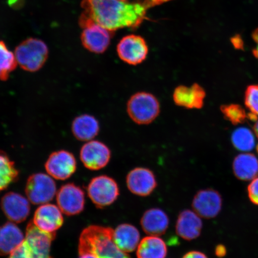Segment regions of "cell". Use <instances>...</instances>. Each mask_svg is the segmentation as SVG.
Instances as JSON below:
<instances>
[{
	"label": "cell",
	"mask_w": 258,
	"mask_h": 258,
	"mask_svg": "<svg viewBox=\"0 0 258 258\" xmlns=\"http://www.w3.org/2000/svg\"><path fill=\"white\" fill-rule=\"evenodd\" d=\"M121 1L127 2V0H121Z\"/></svg>",
	"instance_id": "cell-36"
},
{
	"label": "cell",
	"mask_w": 258,
	"mask_h": 258,
	"mask_svg": "<svg viewBox=\"0 0 258 258\" xmlns=\"http://www.w3.org/2000/svg\"><path fill=\"white\" fill-rule=\"evenodd\" d=\"M245 104L251 114L258 117V85L248 87L245 94Z\"/></svg>",
	"instance_id": "cell-28"
},
{
	"label": "cell",
	"mask_w": 258,
	"mask_h": 258,
	"mask_svg": "<svg viewBox=\"0 0 258 258\" xmlns=\"http://www.w3.org/2000/svg\"><path fill=\"white\" fill-rule=\"evenodd\" d=\"M87 189L89 198L99 209L111 205L120 195L117 183L112 177L106 175L93 178Z\"/></svg>",
	"instance_id": "cell-5"
},
{
	"label": "cell",
	"mask_w": 258,
	"mask_h": 258,
	"mask_svg": "<svg viewBox=\"0 0 258 258\" xmlns=\"http://www.w3.org/2000/svg\"><path fill=\"white\" fill-rule=\"evenodd\" d=\"M168 0H145V3L149 7H151L154 5H158L162 4V3L167 2Z\"/></svg>",
	"instance_id": "cell-34"
},
{
	"label": "cell",
	"mask_w": 258,
	"mask_h": 258,
	"mask_svg": "<svg viewBox=\"0 0 258 258\" xmlns=\"http://www.w3.org/2000/svg\"><path fill=\"white\" fill-rule=\"evenodd\" d=\"M127 112L129 117L135 123L149 124L160 114V102L152 93L137 92L129 98L127 103Z\"/></svg>",
	"instance_id": "cell-3"
},
{
	"label": "cell",
	"mask_w": 258,
	"mask_h": 258,
	"mask_svg": "<svg viewBox=\"0 0 258 258\" xmlns=\"http://www.w3.org/2000/svg\"><path fill=\"white\" fill-rule=\"evenodd\" d=\"M25 235L14 222L10 221L0 226V255L11 254L23 243Z\"/></svg>",
	"instance_id": "cell-19"
},
{
	"label": "cell",
	"mask_w": 258,
	"mask_h": 258,
	"mask_svg": "<svg viewBox=\"0 0 258 258\" xmlns=\"http://www.w3.org/2000/svg\"><path fill=\"white\" fill-rule=\"evenodd\" d=\"M206 92L198 83L191 86H179L173 93L175 104L186 109H201L204 105Z\"/></svg>",
	"instance_id": "cell-16"
},
{
	"label": "cell",
	"mask_w": 258,
	"mask_h": 258,
	"mask_svg": "<svg viewBox=\"0 0 258 258\" xmlns=\"http://www.w3.org/2000/svg\"><path fill=\"white\" fill-rule=\"evenodd\" d=\"M32 221L41 231L47 233H55L62 227L63 217L59 207L46 203L37 208Z\"/></svg>",
	"instance_id": "cell-15"
},
{
	"label": "cell",
	"mask_w": 258,
	"mask_h": 258,
	"mask_svg": "<svg viewBox=\"0 0 258 258\" xmlns=\"http://www.w3.org/2000/svg\"><path fill=\"white\" fill-rule=\"evenodd\" d=\"M203 222L201 217L191 210L180 212L176 224V233L185 240L196 239L201 235Z\"/></svg>",
	"instance_id": "cell-17"
},
{
	"label": "cell",
	"mask_w": 258,
	"mask_h": 258,
	"mask_svg": "<svg viewBox=\"0 0 258 258\" xmlns=\"http://www.w3.org/2000/svg\"><path fill=\"white\" fill-rule=\"evenodd\" d=\"M25 193L32 204H46L52 201L56 195V183L50 175L42 173H35L28 177Z\"/></svg>",
	"instance_id": "cell-6"
},
{
	"label": "cell",
	"mask_w": 258,
	"mask_h": 258,
	"mask_svg": "<svg viewBox=\"0 0 258 258\" xmlns=\"http://www.w3.org/2000/svg\"><path fill=\"white\" fill-rule=\"evenodd\" d=\"M56 234L41 231L31 221L26 230L23 243L9 258H53L50 254L51 246Z\"/></svg>",
	"instance_id": "cell-2"
},
{
	"label": "cell",
	"mask_w": 258,
	"mask_h": 258,
	"mask_svg": "<svg viewBox=\"0 0 258 258\" xmlns=\"http://www.w3.org/2000/svg\"><path fill=\"white\" fill-rule=\"evenodd\" d=\"M226 253H227V250L223 245L219 244L216 247L215 254L218 257H223Z\"/></svg>",
	"instance_id": "cell-31"
},
{
	"label": "cell",
	"mask_w": 258,
	"mask_h": 258,
	"mask_svg": "<svg viewBox=\"0 0 258 258\" xmlns=\"http://www.w3.org/2000/svg\"><path fill=\"white\" fill-rule=\"evenodd\" d=\"M126 183L129 191L141 197L150 196L157 186L153 171L145 167H137L130 171L126 176Z\"/></svg>",
	"instance_id": "cell-13"
},
{
	"label": "cell",
	"mask_w": 258,
	"mask_h": 258,
	"mask_svg": "<svg viewBox=\"0 0 258 258\" xmlns=\"http://www.w3.org/2000/svg\"><path fill=\"white\" fill-rule=\"evenodd\" d=\"M56 201L58 207L64 215H78L85 208V192L79 186L67 183L58 190Z\"/></svg>",
	"instance_id": "cell-8"
},
{
	"label": "cell",
	"mask_w": 258,
	"mask_h": 258,
	"mask_svg": "<svg viewBox=\"0 0 258 258\" xmlns=\"http://www.w3.org/2000/svg\"><path fill=\"white\" fill-rule=\"evenodd\" d=\"M47 173L53 178L66 180L70 178L77 169L75 157L69 151L60 150L51 153L45 164Z\"/></svg>",
	"instance_id": "cell-10"
},
{
	"label": "cell",
	"mask_w": 258,
	"mask_h": 258,
	"mask_svg": "<svg viewBox=\"0 0 258 258\" xmlns=\"http://www.w3.org/2000/svg\"><path fill=\"white\" fill-rule=\"evenodd\" d=\"M17 66L15 53L9 50L4 41H0V80H7Z\"/></svg>",
	"instance_id": "cell-26"
},
{
	"label": "cell",
	"mask_w": 258,
	"mask_h": 258,
	"mask_svg": "<svg viewBox=\"0 0 258 258\" xmlns=\"http://www.w3.org/2000/svg\"><path fill=\"white\" fill-rule=\"evenodd\" d=\"M29 200L18 193L10 192L3 197L1 208L6 217L14 223H21L30 214Z\"/></svg>",
	"instance_id": "cell-14"
},
{
	"label": "cell",
	"mask_w": 258,
	"mask_h": 258,
	"mask_svg": "<svg viewBox=\"0 0 258 258\" xmlns=\"http://www.w3.org/2000/svg\"><path fill=\"white\" fill-rule=\"evenodd\" d=\"M253 39L256 43L255 48L253 50V54L258 59V28L253 32Z\"/></svg>",
	"instance_id": "cell-33"
},
{
	"label": "cell",
	"mask_w": 258,
	"mask_h": 258,
	"mask_svg": "<svg viewBox=\"0 0 258 258\" xmlns=\"http://www.w3.org/2000/svg\"><path fill=\"white\" fill-rule=\"evenodd\" d=\"M182 258H208L204 253L202 251L193 250L187 252Z\"/></svg>",
	"instance_id": "cell-30"
},
{
	"label": "cell",
	"mask_w": 258,
	"mask_h": 258,
	"mask_svg": "<svg viewBox=\"0 0 258 258\" xmlns=\"http://www.w3.org/2000/svg\"><path fill=\"white\" fill-rule=\"evenodd\" d=\"M248 195L250 201L258 206V177H255L248 186Z\"/></svg>",
	"instance_id": "cell-29"
},
{
	"label": "cell",
	"mask_w": 258,
	"mask_h": 258,
	"mask_svg": "<svg viewBox=\"0 0 258 258\" xmlns=\"http://www.w3.org/2000/svg\"><path fill=\"white\" fill-rule=\"evenodd\" d=\"M79 258H98L95 253L88 251H79Z\"/></svg>",
	"instance_id": "cell-32"
},
{
	"label": "cell",
	"mask_w": 258,
	"mask_h": 258,
	"mask_svg": "<svg viewBox=\"0 0 258 258\" xmlns=\"http://www.w3.org/2000/svg\"><path fill=\"white\" fill-rule=\"evenodd\" d=\"M15 55L18 64L22 69L29 72H36L46 63L48 48L44 41L30 38L16 47Z\"/></svg>",
	"instance_id": "cell-4"
},
{
	"label": "cell",
	"mask_w": 258,
	"mask_h": 258,
	"mask_svg": "<svg viewBox=\"0 0 258 258\" xmlns=\"http://www.w3.org/2000/svg\"><path fill=\"white\" fill-rule=\"evenodd\" d=\"M221 109L225 117L235 124L241 123L246 120L247 117L246 112L239 105H224L222 106Z\"/></svg>",
	"instance_id": "cell-27"
},
{
	"label": "cell",
	"mask_w": 258,
	"mask_h": 258,
	"mask_svg": "<svg viewBox=\"0 0 258 258\" xmlns=\"http://www.w3.org/2000/svg\"><path fill=\"white\" fill-rule=\"evenodd\" d=\"M231 141L237 150L243 152L252 150L256 144L254 134L246 127H240L234 131L232 134Z\"/></svg>",
	"instance_id": "cell-25"
},
{
	"label": "cell",
	"mask_w": 258,
	"mask_h": 258,
	"mask_svg": "<svg viewBox=\"0 0 258 258\" xmlns=\"http://www.w3.org/2000/svg\"><path fill=\"white\" fill-rule=\"evenodd\" d=\"M233 170L235 176L242 180L255 178L258 174V160L253 154L244 153L235 158Z\"/></svg>",
	"instance_id": "cell-22"
},
{
	"label": "cell",
	"mask_w": 258,
	"mask_h": 258,
	"mask_svg": "<svg viewBox=\"0 0 258 258\" xmlns=\"http://www.w3.org/2000/svg\"><path fill=\"white\" fill-rule=\"evenodd\" d=\"M142 228L148 235L159 237L166 233L169 226L166 213L159 208H152L145 212L141 219Z\"/></svg>",
	"instance_id": "cell-18"
},
{
	"label": "cell",
	"mask_w": 258,
	"mask_h": 258,
	"mask_svg": "<svg viewBox=\"0 0 258 258\" xmlns=\"http://www.w3.org/2000/svg\"><path fill=\"white\" fill-rule=\"evenodd\" d=\"M119 58L130 66H138L147 59L148 47L144 38L137 35L122 38L117 46Z\"/></svg>",
	"instance_id": "cell-7"
},
{
	"label": "cell",
	"mask_w": 258,
	"mask_h": 258,
	"mask_svg": "<svg viewBox=\"0 0 258 258\" xmlns=\"http://www.w3.org/2000/svg\"><path fill=\"white\" fill-rule=\"evenodd\" d=\"M18 176L19 170L14 161L4 151L0 150V192L16 182Z\"/></svg>",
	"instance_id": "cell-24"
},
{
	"label": "cell",
	"mask_w": 258,
	"mask_h": 258,
	"mask_svg": "<svg viewBox=\"0 0 258 258\" xmlns=\"http://www.w3.org/2000/svg\"><path fill=\"white\" fill-rule=\"evenodd\" d=\"M114 241L119 249L125 253L135 250L140 243V233L135 226L129 224L119 225L114 230Z\"/></svg>",
	"instance_id": "cell-20"
},
{
	"label": "cell",
	"mask_w": 258,
	"mask_h": 258,
	"mask_svg": "<svg viewBox=\"0 0 258 258\" xmlns=\"http://www.w3.org/2000/svg\"><path fill=\"white\" fill-rule=\"evenodd\" d=\"M99 130V121L92 115H80L73 122V134L77 140L80 141H91L98 135Z\"/></svg>",
	"instance_id": "cell-21"
},
{
	"label": "cell",
	"mask_w": 258,
	"mask_h": 258,
	"mask_svg": "<svg viewBox=\"0 0 258 258\" xmlns=\"http://www.w3.org/2000/svg\"><path fill=\"white\" fill-rule=\"evenodd\" d=\"M80 159L84 165L90 170L104 168L111 160V152L105 144L98 141H90L80 150Z\"/></svg>",
	"instance_id": "cell-11"
},
{
	"label": "cell",
	"mask_w": 258,
	"mask_h": 258,
	"mask_svg": "<svg viewBox=\"0 0 258 258\" xmlns=\"http://www.w3.org/2000/svg\"><path fill=\"white\" fill-rule=\"evenodd\" d=\"M254 132H255L257 137L258 138V120L256 121L255 125H254Z\"/></svg>",
	"instance_id": "cell-35"
},
{
	"label": "cell",
	"mask_w": 258,
	"mask_h": 258,
	"mask_svg": "<svg viewBox=\"0 0 258 258\" xmlns=\"http://www.w3.org/2000/svg\"><path fill=\"white\" fill-rule=\"evenodd\" d=\"M257 152H258V145H257Z\"/></svg>",
	"instance_id": "cell-37"
},
{
	"label": "cell",
	"mask_w": 258,
	"mask_h": 258,
	"mask_svg": "<svg viewBox=\"0 0 258 258\" xmlns=\"http://www.w3.org/2000/svg\"><path fill=\"white\" fill-rule=\"evenodd\" d=\"M222 200L220 194L209 188L202 189L192 200V208L197 214L205 219L217 217L221 212Z\"/></svg>",
	"instance_id": "cell-12"
},
{
	"label": "cell",
	"mask_w": 258,
	"mask_h": 258,
	"mask_svg": "<svg viewBox=\"0 0 258 258\" xmlns=\"http://www.w3.org/2000/svg\"><path fill=\"white\" fill-rule=\"evenodd\" d=\"M84 11L80 27L89 22L111 31L124 28H137L144 21L148 6L145 2L129 3L121 0H82Z\"/></svg>",
	"instance_id": "cell-1"
},
{
	"label": "cell",
	"mask_w": 258,
	"mask_h": 258,
	"mask_svg": "<svg viewBox=\"0 0 258 258\" xmlns=\"http://www.w3.org/2000/svg\"><path fill=\"white\" fill-rule=\"evenodd\" d=\"M167 254L165 242L159 237L153 235L144 238L137 248L138 258H165Z\"/></svg>",
	"instance_id": "cell-23"
},
{
	"label": "cell",
	"mask_w": 258,
	"mask_h": 258,
	"mask_svg": "<svg viewBox=\"0 0 258 258\" xmlns=\"http://www.w3.org/2000/svg\"><path fill=\"white\" fill-rule=\"evenodd\" d=\"M83 29L81 40L87 50L98 54L104 53L107 50L114 34V31H109L93 22L87 25Z\"/></svg>",
	"instance_id": "cell-9"
}]
</instances>
